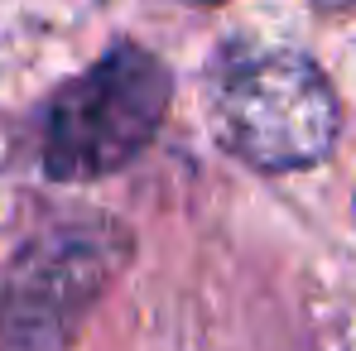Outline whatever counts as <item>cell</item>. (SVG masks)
<instances>
[{"label": "cell", "mask_w": 356, "mask_h": 351, "mask_svg": "<svg viewBox=\"0 0 356 351\" xmlns=\"http://www.w3.org/2000/svg\"><path fill=\"white\" fill-rule=\"evenodd\" d=\"M169 72L145 49H111L67 82L44 120V169L54 178H102L125 169L159 130Z\"/></svg>", "instance_id": "obj_1"}, {"label": "cell", "mask_w": 356, "mask_h": 351, "mask_svg": "<svg viewBox=\"0 0 356 351\" xmlns=\"http://www.w3.org/2000/svg\"><path fill=\"white\" fill-rule=\"evenodd\" d=\"M337 97L327 77L289 49L241 54L217 87L222 140L255 169H308L337 140Z\"/></svg>", "instance_id": "obj_2"}, {"label": "cell", "mask_w": 356, "mask_h": 351, "mask_svg": "<svg viewBox=\"0 0 356 351\" xmlns=\"http://www.w3.org/2000/svg\"><path fill=\"white\" fill-rule=\"evenodd\" d=\"M116 260V236L63 231L34 245L5 293L0 351H67L77 323L106 289Z\"/></svg>", "instance_id": "obj_3"}, {"label": "cell", "mask_w": 356, "mask_h": 351, "mask_svg": "<svg viewBox=\"0 0 356 351\" xmlns=\"http://www.w3.org/2000/svg\"><path fill=\"white\" fill-rule=\"evenodd\" d=\"M323 5H342V0H323Z\"/></svg>", "instance_id": "obj_4"}]
</instances>
